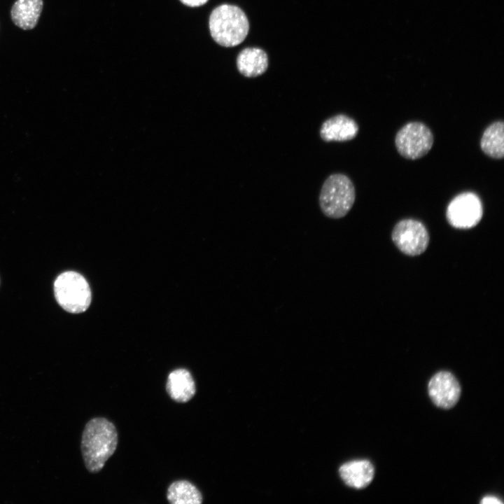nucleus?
Returning <instances> with one entry per match:
<instances>
[{
  "mask_svg": "<svg viewBox=\"0 0 504 504\" xmlns=\"http://www.w3.org/2000/svg\"><path fill=\"white\" fill-rule=\"evenodd\" d=\"M428 390L433 403L443 409L454 407L461 395L458 380L447 371H440L433 375L428 382Z\"/></svg>",
  "mask_w": 504,
  "mask_h": 504,
  "instance_id": "8",
  "label": "nucleus"
},
{
  "mask_svg": "<svg viewBox=\"0 0 504 504\" xmlns=\"http://www.w3.org/2000/svg\"><path fill=\"white\" fill-rule=\"evenodd\" d=\"M358 125L351 117L338 114L325 120L320 130L321 138L327 142L346 141L355 138Z\"/></svg>",
  "mask_w": 504,
  "mask_h": 504,
  "instance_id": "9",
  "label": "nucleus"
},
{
  "mask_svg": "<svg viewBox=\"0 0 504 504\" xmlns=\"http://www.w3.org/2000/svg\"><path fill=\"white\" fill-rule=\"evenodd\" d=\"M392 240L403 253L415 256L423 253L429 243V234L426 227L414 219H403L393 227Z\"/></svg>",
  "mask_w": 504,
  "mask_h": 504,
  "instance_id": "7",
  "label": "nucleus"
},
{
  "mask_svg": "<svg viewBox=\"0 0 504 504\" xmlns=\"http://www.w3.org/2000/svg\"><path fill=\"white\" fill-rule=\"evenodd\" d=\"M183 4L189 6H200L207 2L208 0H180Z\"/></svg>",
  "mask_w": 504,
  "mask_h": 504,
  "instance_id": "16",
  "label": "nucleus"
},
{
  "mask_svg": "<svg viewBox=\"0 0 504 504\" xmlns=\"http://www.w3.org/2000/svg\"><path fill=\"white\" fill-rule=\"evenodd\" d=\"M117 444L118 433L113 424L103 417L90 419L84 428L80 446L88 470L99 472L115 452Z\"/></svg>",
  "mask_w": 504,
  "mask_h": 504,
  "instance_id": "1",
  "label": "nucleus"
},
{
  "mask_svg": "<svg viewBox=\"0 0 504 504\" xmlns=\"http://www.w3.org/2000/svg\"><path fill=\"white\" fill-rule=\"evenodd\" d=\"M434 139L431 130L421 122H410L402 126L395 137L399 154L409 160H416L431 149Z\"/></svg>",
  "mask_w": 504,
  "mask_h": 504,
  "instance_id": "5",
  "label": "nucleus"
},
{
  "mask_svg": "<svg viewBox=\"0 0 504 504\" xmlns=\"http://www.w3.org/2000/svg\"><path fill=\"white\" fill-rule=\"evenodd\" d=\"M166 390L173 400L184 403L195 396L196 386L191 373L186 369L179 368L169 374Z\"/></svg>",
  "mask_w": 504,
  "mask_h": 504,
  "instance_id": "10",
  "label": "nucleus"
},
{
  "mask_svg": "<svg viewBox=\"0 0 504 504\" xmlns=\"http://www.w3.org/2000/svg\"><path fill=\"white\" fill-rule=\"evenodd\" d=\"M239 71L246 77H256L268 66V58L265 51L257 48H247L239 54L237 59Z\"/></svg>",
  "mask_w": 504,
  "mask_h": 504,
  "instance_id": "13",
  "label": "nucleus"
},
{
  "mask_svg": "<svg viewBox=\"0 0 504 504\" xmlns=\"http://www.w3.org/2000/svg\"><path fill=\"white\" fill-rule=\"evenodd\" d=\"M43 6V0H16L11 8V20L23 30L32 29L38 23Z\"/></svg>",
  "mask_w": 504,
  "mask_h": 504,
  "instance_id": "12",
  "label": "nucleus"
},
{
  "mask_svg": "<svg viewBox=\"0 0 504 504\" xmlns=\"http://www.w3.org/2000/svg\"><path fill=\"white\" fill-rule=\"evenodd\" d=\"M167 500L172 504H200L202 496L198 489L187 480H178L168 487Z\"/></svg>",
  "mask_w": 504,
  "mask_h": 504,
  "instance_id": "15",
  "label": "nucleus"
},
{
  "mask_svg": "<svg viewBox=\"0 0 504 504\" xmlns=\"http://www.w3.org/2000/svg\"><path fill=\"white\" fill-rule=\"evenodd\" d=\"M345 484L356 489L366 487L374 475L373 465L367 460L353 461L343 464L339 470Z\"/></svg>",
  "mask_w": 504,
  "mask_h": 504,
  "instance_id": "11",
  "label": "nucleus"
},
{
  "mask_svg": "<svg viewBox=\"0 0 504 504\" xmlns=\"http://www.w3.org/2000/svg\"><path fill=\"white\" fill-rule=\"evenodd\" d=\"M355 199V188L351 179L343 174H332L322 186L319 205L326 216L337 219L349 213Z\"/></svg>",
  "mask_w": 504,
  "mask_h": 504,
  "instance_id": "3",
  "label": "nucleus"
},
{
  "mask_svg": "<svg viewBox=\"0 0 504 504\" xmlns=\"http://www.w3.org/2000/svg\"><path fill=\"white\" fill-rule=\"evenodd\" d=\"M482 504H502L503 502L493 496H486L480 502Z\"/></svg>",
  "mask_w": 504,
  "mask_h": 504,
  "instance_id": "17",
  "label": "nucleus"
},
{
  "mask_svg": "<svg viewBox=\"0 0 504 504\" xmlns=\"http://www.w3.org/2000/svg\"><path fill=\"white\" fill-rule=\"evenodd\" d=\"M482 150L493 159L504 156V123L498 120L492 122L484 131L480 140Z\"/></svg>",
  "mask_w": 504,
  "mask_h": 504,
  "instance_id": "14",
  "label": "nucleus"
},
{
  "mask_svg": "<svg viewBox=\"0 0 504 504\" xmlns=\"http://www.w3.org/2000/svg\"><path fill=\"white\" fill-rule=\"evenodd\" d=\"M248 29L246 15L236 6H219L210 15L211 35L222 46L233 47L239 45L246 37Z\"/></svg>",
  "mask_w": 504,
  "mask_h": 504,
  "instance_id": "2",
  "label": "nucleus"
},
{
  "mask_svg": "<svg viewBox=\"0 0 504 504\" xmlns=\"http://www.w3.org/2000/svg\"><path fill=\"white\" fill-rule=\"evenodd\" d=\"M483 215L482 203L472 192L457 195L449 203L446 217L449 223L458 229H470L476 226Z\"/></svg>",
  "mask_w": 504,
  "mask_h": 504,
  "instance_id": "6",
  "label": "nucleus"
},
{
  "mask_svg": "<svg viewBox=\"0 0 504 504\" xmlns=\"http://www.w3.org/2000/svg\"><path fill=\"white\" fill-rule=\"evenodd\" d=\"M53 290L58 304L69 313H83L90 305L92 294L89 284L77 272L59 274L54 281Z\"/></svg>",
  "mask_w": 504,
  "mask_h": 504,
  "instance_id": "4",
  "label": "nucleus"
}]
</instances>
